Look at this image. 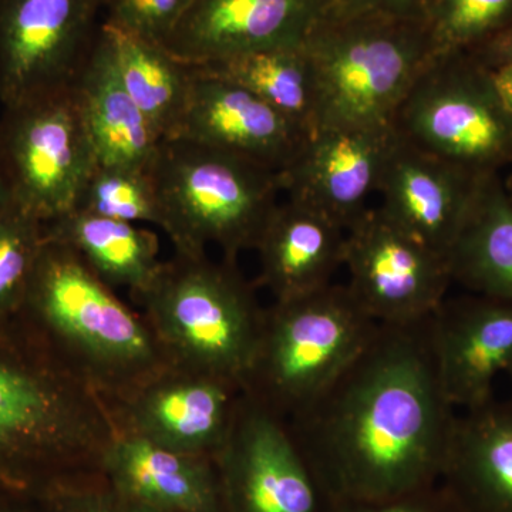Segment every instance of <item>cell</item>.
<instances>
[{
	"label": "cell",
	"instance_id": "cell-10",
	"mask_svg": "<svg viewBox=\"0 0 512 512\" xmlns=\"http://www.w3.org/2000/svg\"><path fill=\"white\" fill-rule=\"evenodd\" d=\"M353 298L377 323L430 318L453 285L447 256L390 220L380 207L346 231L345 259Z\"/></svg>",
	"mask_w": 512,
	"mask_h": 512
},
{
	"label": "cell",
	"instance_id": "cell-29",
	"mask_svg": "<svg viewBox=\"0 0 512 512\" xmlns=\"http://www.w3.org/2000/svg\"><path fill=\"white\" fill-rule=\"evenodd\" d=\"M42 245L43 222L12 201L0 217V325L22 311Z\"/></svg>",
	"mask_w": 512,
	"mask_h": 512
},
{
	"label": "cell",
	"instance_id": "cell-35",
	"mask_svg": "<svg viewBox=\"0 0 512 512\" xmlns=\"http://www.w3.org/2000/svg\"><path fill=\"white\" fill-rule=\"evenodd\" d=\"M484 67L490 73L491 82L494 84L495 92L500 97L501 103L512 116V60Z\"/></svg>",
	"mask_w": 512,
	"mask_h": 512
},
{
	"label": "cell",
	"instance_id": "cell-28",
	"mask_svg": "<svg viewBox=\"0 0 512 512\" xmlns=\"http://www.w3.org/2000/svg\"><path fill=\"white\" fill-rule=\"evenodd\" d=\"M424 20L437 53H470L511 22L512 0H431Z\"/></svg>",
	"mask_w": 512,
	"mask_h": 512
},
{
	"label": "cell",
	"instance_id": "cell-39",
	"mask_svg": "<svg viewBox=\"0 0 512 512\" xmlns=\"http://www.w3.org/2000/svg\"><path fill=\"white\" fill-rule=\"evenodd\" d=\"M507 376H508V379H510L511 386H512V367H511V369H510V370H508V372H507ZM511 402H512V400H511Z\"/></svg>",
	"mask_w": 512,
	"mask_h": 512
},
{
	"label": "cell",
	"instance_id": "cell-33",
	"mask_svg": "<svg viewBox=\"0 0 512 512\" xmlns=\"http://www.w3.org/2000/svg\"><path fill=\"white\" fill-rule=\"evenodd\" d=\"M431 0H329L326 12L332 15L380 13L397 18H426Z\"/></svg>",
	"mask_w": 512,
	"mask_h": 512
},
{
	"label": "cell",
	"instance_id": "cell-13",
	"mask_svg": "<svg viewBox=\"0 0 512 512\" xmlns=\"http://www.w3.org/2000/svg\"><path fill=\"white\" fill-rule=\"evenodd\" d=\"M241 384L167 366L120 399L106 402L120 434L177 453L214 458L234 424Z\"/></svg>",
	"mask_w": 512,
	"mask_h": 512
},
{
	"label": "cell",
	"instance_id": "cell-32",
	"mask_svg": "<svg viewBox=\"0 0 512 512\" xmlns=\"http://www.w3.org/2000/svg\"><path fill=\"white\" fill-rule=\"evenodd\" d=\"M329 512H466L443 483L382 503L330 507Z\"/></svg>",
	"mask_w": 512,
	"mask_h": 512
},
{
	"label": "cell",
	"instance_id": "cell-40",
	"mask_svg": "<svg viewBox=\"0 0 512 512\" xmlns=\"http://www.w3.org/2000/svg\"><path fill=\"white\" fill-rule=\"evenodd\" d=\"M104 2H106V0H103V5H104Z\"/></svg>",
	"mask_w": 512,
	"mask_h": 512
},
{
	"label": "cell",
	"instance_id": "cell-4",
	"mask_svg": "<svg viewBox=\"0 0 512 512\" xmlns=\"http://www.w3.org/2000/svg\"><path fill=\"white\" fill-rule=\"evenodd\" d=\"M303 47L315 77L318 130L392 127L404 96L437 55L426 20L380 13L325 12Z\"/></svg>",
	"mask_w": 512,
	"mask_h": 512
},
{
	"label": "cell",
	"instance_id": "cell-26",
	"mask_svg": "<svg viewBox=\"0 0 512 512\" xmlns=\"http://www.w3.org/2000/svg\"><path fill=\"white\" fill-rule=\"evenodd\" d=\"M194 67L254 93L291 121L303 136H312L318 130L315 77L303 45L261 50Z\"/></svg>",
	"mask_w": 512,
	"mask_h": 512
},
{
	"label": "cell",
	"instance_id": "cell-30",
	"mask_svg": "<svg viewBox=\"0 0 512 512\" xmlns=\"http://www.w3.org/2000/svg\"><path fill=\"white\" fill-rule=\"evenodd\" d=\"M37 501L45 512H158L121 494L103 474L53 485Z\"/></svg>",
	"mask_w": 512,
	"mask_h": 512
},
{
	"label": "cell",
	"instance_id": "cell-12",
	"mask_svg": "<svg viewBox=\"0 0 512 512\" xmlns=\"http://www.w3.org/2000/svg\"><path fill=\"white\" fill-rule=\"evenodd\" d=\"M225 512H329L288 421L242 392L214 457Z\"/></svg>",
	"mask_w": 512,
	"mask_h": 512
},
{
	"label": "cell",
	"instance_id": "cell-2",
	"mask_svg": "<svg viewBox=\"0 0 512 512\" xmlns=\"http://www.w3.org/2000/svg\"><path fill=\"white\" fill-rule=\"evenodd\" d=\"M119 436L101 394L23 315L0 325V491L101 473Z\"/></svg>",
	"mask_w": 512,
	"mask_h": 512
},
{
	"label": "cell",
	"instance_id": "cell-18",
	"mask_svg": "<svg viewBox=\"0 0 512 512\" xmlns=\"http://www.w3.org/2000/svg\"><path fill=\"white\" fill-rule=\"evenodd\" d=\"M191 69L187 109L175 138L217 148L281 173L306 138L301 131L239 84L194 66Z\"/></svg>",
	"mask_w": 512,
	"mask_h": 512
},
{
	"label": "cell",
	"instance_id": "cell-22",
	"mask_svg": "<svg viewBox=\"0 0 512 512\" xmlns=\"http://www.w3.org/2000/svg\"><path fill=\"white\" fill-rule=\"evenodd\" d=\"M72 87L97 164L150 170L163 138L124 89L101 26Z\"/></svg>",
	"mask_w": 512,
	"mask_h": 512
},
{
	"label": "cell",
	"instance_id": "cell-1",
	"mask_svg": "<svg viewBox=\"0 0 512 512\" xmlns=\"http://www.w3.org/2000/svg\"><path fill=\"white\" fill-rule=\"evenodd\" d=\"M430 318L379 323L359 355L288 420L330 507L440 483L458 410L441 386Z\"/></svg>",
	"mask_w": 512,
	"mask_h": 512
},
{
	"label": "cell",
	"instance_id": "cell-20",
	"mask_svg": "<svg viewBox=\"0 0 512 512\" xmlns=\"http://www.w3.org/2000/svg\"><path fill=\"white\" fill-rule=\"evenodd\" d=\"M101 473L117 491L158 512H225L214 458L177 453L120 434Z\"/></svg>",
	"mask_w": 512,
	"mask_h": 512
},
{
	"label": "cell",
	"instance_id": "cell-11",
	"mask_svg": "<svg viewBox=\"0 0 512 512\" xmlns=\"http://www.w3.org/2000/svg\"><path fill=\"white\" fill-rule=\"evenodd\" d=\"M103 0H0V103L73 86L92 52Z\"/></svg>",
	"mask_w": 512,
	"mask_h": 512
},
{
	"label": "cell",
	"instance_id": "cell-36",
	"mask_svg": "<svg viewBox=\"0 0 512 512\" xmlns=\"http://www.w3.org/2000/svg\"><path fill=\"white\" fill-rule=\"evenodd\" d=\"M0 512H45L36 498L0 491Z\"/></svg>",
	"mask_w": 512,
	"mask_h": 512
},
{
	"label": "cell",
	"instance_id": "cell-24",
	"mask_svg": "<svg viewBox=\"0 0 512 512\" xmlns=\"http://www.w3.org/2000/svg\"><path fill=\"white\" fill-rule=\"evenodd\" d=\"M447 259L453 284L512 302V200L501 173L481 181Z\"/></svg>",
	"mask_w": 512,
	"mask_h": 512
},
{
	"label": "cell",
	"instance_id": "cell-25",
	"mask_svg": "<svg viewBox=\"0 0 512 512\" xmlns=\"http://www.w3.org/2000/svg\"><path fill=\"white\" fill-rule=\"evenodd\" d=\"M101 33L124 89L163 140L178 136L192 82L190 64L160 43L103 20Z\"/></svg>",
	"mask_w": 512,
	"mask_h": 512
},
{
	"label": "cell",
	"instance_id": "cell-8",
	"mask_svg": "<svg viewBox=\"0 0 512 512\" xmlns=\"http://www.w3.org/2000/svg\"><path fill=\"white\" fill-rule=\"evenodd\" d=\"M392 128L404 143L473 173L512 165V116L471 53H437L404 96Z\"/></svg>",
	"mask_w": 512,
	"mask_h": 512
},
{
	"label": "cell",
	"instance_id": "cell-15",
	"mask_svg": "<svg viewBox=\"0 0 512 512\" xmlns=\"http://www.w3.org/2000/svg\"><path fill=\"white\" fill-rule=\"evenodd\" d=\"M328 5L329 0H192L161 46L192 66L298 47Z\"/></svg>",
	"mask_w": 512,
	"mask_h": 512
},
{
	"label": "cell",
	"instance_id": "cell-27",
	"mask_svg": "<svg viewBox=\"0 0 512 512\" xmlns=\"http://www.w3.org/2000/svg\"><path fill=\"white\" fill-rule=\"evenodd\" d=\"M73 210L161 228L160 205L148 171L96 164Z\"/></svg>",
	"mask_w": 512,
	"mask_h": 512
},
{
	"label": "cell",
	"instance_id": "cell-23",
	"mask_svg": "<svg viewBox=\"0 0 512 512\" xmlns=\"http://www.w3.org/2000/svg\"><path fill=\"white\" fill-rule=\"evenodd\" d=\"M45 241L72 249L101 282L126 288L134 301L156 278L160 241L150 229L72 210L43 224Z\"/></svg>",
	"mask_w": 512,
	"mask_h": 512
},
{
	"label": "cell",
	"instance_id": "cell-7",
	"mask_svg": "<svg viewBox=\"0 0 512 512\" xmlns=\"http://www.w3.org/2000/svg\"><path fill=\"white\" fill-rule=\"evenodd\" d=\"M377 326L346 284L274 301L264 309L242 392L291 420L359 355Z\"/></svg>",
	"mask_w": 512,
	"mask_h": 512
},
{
	"label": "cell",
	"instance_id": "cell-19",
	"mask_svg": "<svg viewBox=\"0 0 512 512\" xmlns=\"http://www.w3.org/2000/svg\"><path fill=\"white\" fill-rule=\"evenodd\" d=\"M346 229L301 201L286 198L256 244L258 285L282 302L333 284L345 259Z\"/></svg>",
	"mask_w": 512,
	"mask_h": 512
},
{
	"label": "cell",
	"instance_id": "cell-38",
	"mask_svg": "<svg viewBox=\"0 0 512 512\" xmlns=\"http://www.w3.org/2000/svg\"><path fill=\"white\" fill-rule=\"evenodd\" d=\"M504 184L512 200V165L510 167V171H508L507 177L504 178Z\"/></svg>",
	"mask_w": 512,
	"mask_h": 512
},
{
	"label": "cell",
	"instance_id": "cell-17",
	"mask_svg": "<svg viewBox=\"0 0 512 512\" xmlns=\"http://www.w3.org/2000/svg\"><path fill=\"white\" fill-rule=\"evenodd\" d=\"M485 175L423 153L396 136L377 187L379 207L404 231L448 256Z\"/></svg>",
	"mask_w": 512,
	"mask_h": 512
},
{
	"label": "cell",
	"instance_id": "cell-3",
	"mask_svg": "<svg viewBox=\"0 0 512 512\" xmlns=\"http://www.w3.org/2000/svg\"><path fill=\"white\" fill-rule=\"evenodd\" d=\"M20 315L101 394L120 399L170 366L134 312L72 249L45 241Z\"/></svg>",
	"mask_w": 512,
	"mask_h": 512
},
{
	"label": "cell",
	"instance_id": "cell-37",
	"mask_svg": "<svg viewBox=\"0 0 512 512\" xmlns=\"http://www.w3.org/2000/svg\"><path fill=\"white\" fill-rule=\"evenodd\" d=\"M10 205H12V197H10L8 185H6L5 177L0 170V217L5 214Z\"/></svg>",
	"mask_w": 512,
	"mask_h": 512
},
{
	"label": "cell",
	"instance_id": "cell-5",
	"mask_svg": "<svg viewBox=\"0 0 512 512\" xmlns=\"http://www.w3.org/2000/svg\"><path fill=\"white\" fill-rule=\"evenodd\" d=\"M136 302L171 366L242 387L265 308L238 262L175 252Z\"/></svg>",
	"mask_w": 512,
	"mask_h": 512
},
{
	"label": "cell",
	"instance_id": "cell-34",
	"mask_svg": "<svg viewBox=\"0 0 512 512\" xmlns=\"http://www.w3.org/2000/svg\"><path fill=\"white\" fill-rule=\"evenodd\" d=\"M470 53L484 66L512 60V20L497 35Z\"/></svg>",
	"mask_w": 512,
	"mask_h": 512
},
{
	"label": "cell",
	"instance_id": "cell-9",
	"mask_svg": "<svg viewBox=\"0 0 512 512\" xmlns=\"http://www.w3.org/2000/svg\"><path fill=\"white\" fill-rule=\"evenodd\" d=\"M96 164L73 87L3 107L0 170L13 204L43 224L73 210Z\"/></svg>",
	"mask_w": 512,
	"mask_h": 512
},
{
	"label": "cell",
	"instance_id": "cell-14",
	"mask_svg": "<svg viewBox=\"0 0 512 512\" xmlns=\"http://www.w3.org/2000/svg\"><path fill=\"white\" fill-rule=\"evenodd\" d=\"M393 128H320L281 171L282 188L346 231L367 210L392 150Z\"/></svg>",
	"mask_w": 512,
	"mask_h": 512
},
{
	"label": "cell",
	"instance_id": "cell-6",
	"mask_svg": "<svg viewBox=\"0 0 512 512\" xmlns=\"http://www.w3.org/2000/svg\"><path fill=\"white\" fill-rule=\"evenodd\" d=\"M148 173L175 252L201 255L217 245L234 262L256 248L284 192L274 168L185 138L161 141Z\"/></svg>",
	"mask_w": 512,
	"mask_h": 512
},
{
	"label": "cell",
	"instance_id": "cell-16",
	"mask_svg": "<svg viewBox=\"0 0 512 512\" xmlns=\"http://www.w3.org/2000/svg\"><path fill=\"white\" fill-rule=\"evenodd\" d=\"M441 386L454 409L494 397V382L512 367V302L490 296L446 298L430 318Z\"/></svg>",
	"mask_w": 512,
	"mask_h": 512
},
{
	"label": "cell",
	"instance_id": "cell-31",
	"mask_svg": "<svg viewBox=\"0 0 512 512\" xmlns=\"http://www.w3.org/2000/svg\"><path fill=\"white\" fill-rule=\"evenodd\" d=\"M192 0H106V22L163 43L183 18Z\"/></svg>",
	"mask_w": 512,
	"mask_h": 512
},
{
	"label": "cell",
	"instance_id": "cell-21",
	"mask_svg": "<svg viewBox=\"0 0 512 512\" xmlns=\"http://www.w3.org/2000/svg\"><path fill=\"white\" fill-rule=\"evenodd\" d=\"M440 483L466 512H512V402L460 410Z\"/></svg>",
	"mask_w": 512,
	"mask_h": 512
}]
</instances>
